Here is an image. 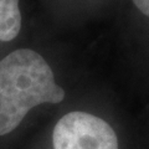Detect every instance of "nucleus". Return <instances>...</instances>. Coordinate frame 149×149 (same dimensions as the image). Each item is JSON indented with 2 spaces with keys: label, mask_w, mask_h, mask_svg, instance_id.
<instances>
[{
  "label": "nucleus",
  "mask_w": 149,
  "mask_h": 149,
  "mask_svg": "<svg viewBox=\"0 0 149 149\" xmlns=\"http://www.w3.org/2000/svg\"><path fill=\"white\" fill-rule=\"evenodd\" d=\"M55 149H118L113 128L102 118L86 112H71L56 123Z\"/></svg>",
  "instance_id": "2"
},
{
  "label": "nucleus",
  "mask_w": 149,
  "mask_h": 149,
  "mask_svg": "<svg viewBox=\"0 0 149 149\" xmlns=\"http://www.w3.org/2000/svg\"><path fill=\"white\" fill-rule=\"evenodd\" d=\"M134 5L146 16H149V0H133Z\"/></svg>",
  "instance_id": "4"
},
{
  "label": "nucleus",
  "mask_w": 149,
  "mask_h": 149,
  "mask_svg": "<svg viewBox=\"0 0 149 149\" xmlns=\"http://www.w3.org/2000/svg\"><path fill=\"white\" fill-rule=\"evenodd\" d=\"M63 98L52 70L36 51L19 49L0 61V136L13 132L31 108Z\"/></svg>",
  "instance_id": "1"
},
{
  "label": "nucleus",
  "mask_w": 149,
  "mask_h": 149,
  "mask_svg": "<svg viewBox=\"0 0 149 149\" xmlns=\"http://www.w3.org/2000/svg\"><path fill=\"white\" fill-rule=\"evenodd\" d=\"M21 29L19 0H0V40L11 41Z\"/></svg>",
  "instance_id": "3"
}]
</instances>
